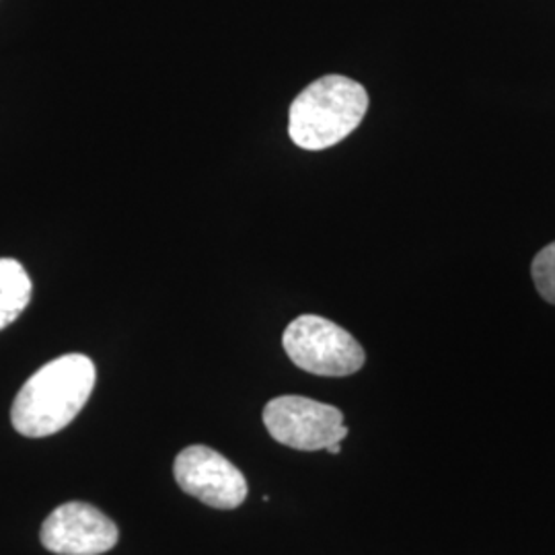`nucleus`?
<instances>
[{
    "mask_svg": "<svg viewBox=\"0 0 555 555\" xmlns=\"http://www.w3.org/2000/svg\"><path fill=\"white\" fill-rule=\"evenodd\" d=\"M369 112V93L354 79L325 75L298 93L288 112V134L298 149L325 151L348 139Z\"/></svg>",
    "mask_w": 555,
    "mask_h": 555,
    "instance_id": "obj_2",
    "label": "nucleus"
},
{
    "mask_svg": "<svg viewBox=\"0 0 555 555\" xmlns=\"http://www.w3.org/2000/svg\"><path fill=\"white\" fill-rule=\"evenodd\" d=\"M282 346L300 371L318 377H348L366 362L357 337L319 315H300L291 321L282 336Z\"/></svg>",
    "mask_w": 555,
    "mask_h": 555,
    "instance_id": "obj_3",
    "label": "nucleus"
},
{
    "mask_svg": "<svg viewBox=\"0 0 555 555\" xmlns=\"http://www.w3.org/2000/svg\"><path fill=\"white\" fill-rule=\"evenodd\" d=\"M31 300V278L17 259H0V332L9 327Z\"/></svg>",
    "mask_w": 555,
    "mask_h": 555,
    "instance_id": "obj_7",
    "label": "nucleus"
},
{
    "mask_svg": "<svg viewBox=\"0 0 555 555\" xmlns=\"http://www.w3.org/2000/svg\"><path fill=\"white\" fill-rule=\"evenodd\" d=\"M98 380L93 360L64 354L27 378L13 401L15 430L29 438L52 437L66 428L89 401Z\"/></svg>",
    "mask_w": 555,
    "mask_h": 555,
    "instance_id": "obj_1",
    "label": "nucleus"
},
{
    "mask_svg": "<svg viewBox=\"0 0 555 555\" xmlns=\"http://www.w3.org/2000/svg\"><path fill=\"white\" fill-rule=\"evenodd\" d=\"M327 451H330L332 455H339V451H341V444H334V447H330Z\"/></svg>",
    "mask_w": 555,
    "mask_h": 555,
    "instance_id": "obj_9",
    "label": "nucleus"
},
{
    "mask_svg": "<svg viewBox=\"0 0 555 555\" xmlns=\"http://www.w3.org/2000/svg\"><path fill=\"white\" fill-rule=\"evenodd\" d=\"M118 527L85 502H66L41 525V545L59 555H101L116 547Z\"/></svg>",
    "mask_w": 555,
    "mask_h": 555,
    "instance_id": "obj_6",
    "label": "nucleus"
},
{
    "mask_svg": "<svg viewBox=\"0 0 555 555\" xmlns=\"http://www.w3.org/2000/svg\"><path fill=\"white\" fill-rule=\"evenodd\" d=\"M263 424L272 438L297 451H321L348 437L344 414L327 403L300 396H282L263 408Z\"/></svg>",
    "mask_w": 555,
    "mask_h": 555,
    "instance_id": "obj_4",
    "label": "nucleus"
},
{
    "mask_svg": "<svg viewBox=\"0 0 555 555\" xmlns=\"http://www.w3.org/2000/svg\"><path fill=\"white\" fill-rule=\"evenodd\" d=\"M173 474L185 494L219 511H233L247 498L245 476L227 456L202 444L188 447L179 453Z\"/></svg>",
    "mask_w": 555,
    "mask_h": 555,
    "instance_id": "obj_5",
    "label": "nucleus"
},
{
    "mask_svg": "<svg viewBox=\"0 0 555 555\" xmlns=\"http://www.w3.org/2000/svg\"><path fill=\"white\" fill-rule=\"evenodd\" d=\"M531 276L541 298L555 305V241L537 254L531 263Z\"/></svg>",
    "mask_w": 555,
    "mask_h": 555,
    "instance_id": "obj_8",
    "label": "nucleus"
}]
</instances>
